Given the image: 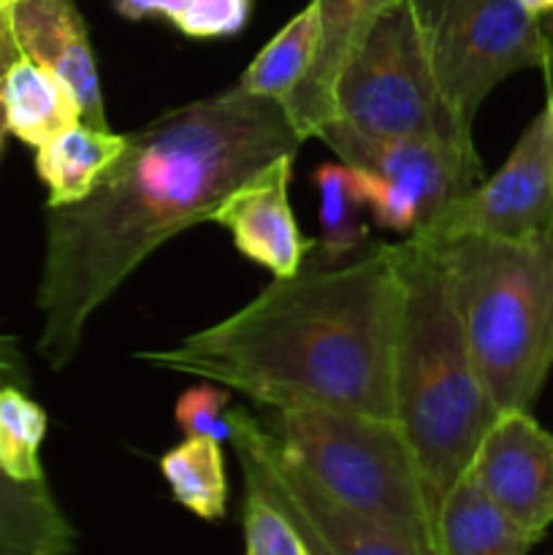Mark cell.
I'll return each instance as SVG.
<instances>
[{
    "instance_id": "obj_5",
    "label": "cell",
    "mask_w": 553,
    "mask_h": 555,
    "mask_svg": "<svg viewBox=\"0 0 553 555\" xmlns=\"http://www.w3.org/2000/svg\"><path fill=\"white\" fill-rule=\"evenodd\" d=\"M280 453L345 507L445 555L421 466L396 421L336 410H274L263 423Z\"/></svg>"
},
{
    "instance_id": "obj_14",
    "label": "cell",
    "mask_w": 553,
    "mask_h": 555,
    "mask_svg": "<svg viewBox=\"0 0 553 555\" xmlns=\"http://www.w3.org/2000/svg\"><path fill=\"white\" fill-rule=\"evenodd\" d=\"M401 0H318L320 33L307 79L280 103L304 141L336 122L334 90L342 70L361 49L380 16Z\"/></svg>"
},
{
    "instance_id": "obj_3",
    "label": "cell",
    "mask_w": 553,
    "mask_h": 555,
    "mask_svg": "<svg viewBox=\"0 0 553 555\" xmlns=\"http://www.w3.org/2000/svg\"><path fill=\"white\" fill-rule=\"evenodd\" d=\"M399 266L404 298L396 345V423L439 515V504L466 475L499 412L472 361L437 249L407 238L399 244Z\"/></svg>"
},
{
    "instance_id": "obj_11",
    "label": "cell",
    "mask_w": 553,
    "mask_h": 555,
    "mask_svg": "<svg viewBox=\"0 0 553 555\" xmlns=\"http://www.w3.org/2000/svg\"><path fill=\"white\" fill-rule=\"evenodd\" d=\"M466 475L531 542L542 540L553 524V437L529 410L499 412Z\"/></svg>"
},
{
    "instance_id": "obj_30",
    "label": "cell",
    "mask_w": 553,
    "mask_h": 555,
    "mask_svg": "<svg viewBox=\"0 0 553 555\" xmlns=\"http://www.w3.org/2000/svg\"><path fill=\"white\" fill-rule=\"evenodd\" d=\"M548 112H551V119H553V85H551V95H548Z\"/></svg>"
},
{
    "instance_id": "obj_20",
    "label": "cell",
    "mask_w": 553,
    "mask_h": 555,
    "mask_svg": "<svg viewBox=\"0 0 553 555\" xmlns=\"http://www.w3.org/2000/svg\"><path fill=\"white\" fill-rule=\"evenodd\" d=\"M160 475L173 499L201 520H220L228 504L226 461L217 439L184 437L160 459Z\"/></svg>"
},
{
    "instance_id": "obj_2",
    "label": "cell",
    "mask_w": 553,
    "mask_h": 555,
    "mask_svg": "<svg viewBox=\"0 0 553 555\" xmlns=\"http://www.w3.org/2000/svg\"><path fill=\"white\" fill-rule=\"evenodd\" d=\"M401 298L399 244H385L339 269L274 276L220 323L136 358L239 390L269 410L396 421Z\"/></svg>"
},
{
    "instance_id": "obj_8",
    "label": "cell",
    "mask_w": 553,
    "mask_h": 555,
    "mask_svg": "<svg viewBox=\"0 0 553 555\" xmlns=\"http://www.w3.org/2000/svg\"><path fill=\"white\" fill-rule=\"evenodd\" d=\"M356 171L366 211L380 228L415 236L483 177L475 144L442 139H374L345 122L318 133Z\"/></svg>"
},
{
    "instance_id": "obj_6",
    "label": "cell",
    "mask_w": 553,
    "mask_h": 555,
    "mask_svg": "<svg viewBox=\"0 0 553 555\" xmlns=\"http://www.w3.org/2000/svg\"><path fill=\"white\" fill-rule=\"evenodd\" d=\"M336 119L374 139H442L475 144L472 125L442 101L412 0L380 16L334 90Z\"/></svg>"
},
{
    "instance_id": "obj_12",
    "label": "cell",
    "mask_w": 553,
    "mask_h": 555,
    "mask_svg": "<svg viewBox=\"0 0 553 555\" xmlns=\"http://www.w3.org/2000/svg\"><path fill=\"white\" fill-rule=\"evenodd\" d=\"M296 155H280L220 201L209 222L228 228L239 253L266 266L274 276L301 271L312 247L293 217L287 184Z\"/></svg>"
},
{
    "instance_id": "obj_7",
    "label": "cell",
    "mask_w": 553,
    "mask_h": 555,
    "mask_svg": "<svg viewBox=\"0 0 553 555\" xmlns=\"http://www.w3.org/2000/svg\"><path fill=\"white\" fill-rule=\"evenodd\" d=\"M442 101L475 122L493 87L526 68H551L540 16L518 0H412Z\"/></svg>"
},
{
    "instance_id": "obj_15",
    "label": "cell",
    "mask_w": 553,
    "mask_h": 555,
    "mask_svg": "<svg viewBox=\"0 0 553 555\" xmlns=\"http://www.w3.org/2000/svg\"><path fill=\"white\" fill-rule=\"evenodd\" d=\"M0 385L30 388L20 339L0 331ZM79 534L47 480L20 482L0 469V555H76Z\"/></svg>"
},
{
    "instance_id": "obj_29",
    "label": "cell",
    "mask_w": 553,
    "mask_h": 555,
    "mask_svg": "<svg viewBox=\"0 0 553 555\" xmlns=\"http://www.w3.org/2000/svg\"><path fill=\"white\" fill-rule=\"evenodd\" d=\"M520 5H524L529 14L535 16H542V14H551L553 11V0H518Z\"/></svg>"
},
{
    "instance_id": "obj_16",
    "label": "cell",
    "mask_w": 553,
    "mask_h": 555,
    "mask_svg": "<svg viewBox=\"0 0 553 555\" xmlns=\"http://www.w3.org/2000/svg\"><path fill=\"white\" fill-rule=\"evenodd\" d=\"M3 101L9 130L36 150L81 122L74 90L25 54L3 76Z\"/></svg>"
},
{
    "instance_id": "obj_26",
    "label": "cell",
    "mask_w": 553,
    "mask_h": 555,
    "mask_svg": "<svg viewBox=\"0 0 553 555\" xmlns=\"http://www.w3.org/2000/svg\"><path fill=\"white\" fill-rule=\"evenodd\" d=\"M22 57V49L16 43L14 30H11V20H9V9L0 3V79L11 70V65Z\"/></svg>"
},
{
    "instance_id": "obj_13",
    "label": "cell",
    "mask_w": 553,
    "mask_h": 555,
    "mask_svg": "<svg viewBox=\"0 0 553 555\" xmlns=\"http://www.w3.org/2000/svg\"><path fill=\"white\" fill-rule=\"evenodd\" d=\"M5 9L22 54L57 74L74 90L81 122L108 130L95 54L74 0H14Z\"/></svg>"
},
{
    "instance_id": "obj_25",
    "label": "cell",
    "mask_w": 553,
    "mask_h": 555,
    "mask_svg": "<svg viewBox=\"0 0 553 555\" xmlns=\"http://www.w3.org/2000/svg\"><path fill=\"white\" fill-rule=\"evenodd\" d=\"M231 393L217 383L195 385L184 390L177 401V426L182 428L184 437H209L217 442L231 439Z\"/></svg>"
},
{
    "instance_id": "obj_23",
    "label": "cell",
    "mask_w": 553,
    "mask_h": 555,
    "mask_svg": "<svg viewBox=\"0 0 553 555\" xmlns=\"http://www.w3.org/2000/svg\"><path fill=\"white\" fill-rule=\"evenodd\" d=\"M253 0H114V11L130 22L160 16L190 38L236 36L249 20Z\"/></svg>"
},
{
    "instance_id": "obj_31",
    "label": "cell",
    "mask_w": 553,
    "mask_h": 555,
    "mask_svg": "<svg viewBox=\"0 0 553 555\" xmlns=\"http://www.w3.org/2000/svg\"><path fill=\"white\" fill-rule=\"evenodd\" d=\"M0 3H3V5H9V3H14V0H0Z\"/></svg>"
},
{
    "instance_id": "obj_1",
    "label": "cell",
    "mask_w": 553,
    "mask_h": 555,
    "mask_svg": "<svg viewBox=\"0 0 553 555\" xmlns=\"http://www.w3.org/2000/svg\"><path fill=\"white\" fill-rule=\"evenodd\" d=\"M301 135L285 108L231 87L168 108L133 133L76 204L47 206V249L36 307L38 352L63 372L92 314L157 247L209 222L226 195L280 155H298Z\"/></svg>"
},
{
    "instance_id": "obj_9",
    "label": "cell",
    "mask_w": 553,
    "mask_h": 555,
    "mask_svg": "<svg viewBox=\"0 0 553 555\" xmlns=\"http://www.w3.org/2000/svg\"><path fill=\"white\" fill-rule=\"evenodd\" d=\"M553 231V119L542 108L497 173L450 201L415 242L442 249L472 236L526 238Z\"/></svg>"
},
{
    "instance_id": "obj_10",
    "label": "cell",
    "mask_w": 553,
    "mask_h": 555,
    "mask_svg": "<svg viewBox=\"0 0 553 555\" xmlns=\"http://www.w3.org/2000/svg\"><path fill=\"white\" fill-rule=\"evenodd\" d=\"M249 491L298 515L334 555H423L396 531L345 507L276 448L269 428L244 406H231V439Z\"/></svg>"
},
{
    "instance_id": "obj_4",
    "label": "cell",
    "mask_w": 553,
    "mask_h": 555,
    "mask_svg": "<svg viewBox=\"0 0 553 555\" xmlns=\"http://www.w3.org/2000/svg\"><path fill=\"white\" fill-rule=\"evenodd\" d=\"M437 253L493 406L529 410L553 366V231L472 236Z\"/></svg>"
},
{
    "instance_id": "obj_24",
    "label": "cell",
    "mask_w": 553,
    "mask_h": 555,
    "mask_svg": "<svg viewBox=\"0 0 553 555\" xmlns=\"http://www.w3.org/2000/svg\"><path fill=\"white\" fill-rule=\"evenodd\" d=\"M244 551L247 555H309L296 526L249 488L244 499Z\"/></svg>"
},
{
    "instance_id": "obj_19",
    "label": "cell",
    "mask_w": 553,
    "mask_h": 555,
    "mask_svg": "<svg viewBox=\"0 0 553 555\" xmlns=\"http://www.w3.org/2000/svg\"><path fill=\"white\" fill-rule=\"evenodd\" d=\"M320 33V5L309 0L258 54L239 79V87L249 95L282 103L312 68Z\"/></svg>"
},
{
    "instance_id": "obj_17",
    "label": "cell",
    "mask_w": 553,
    "mask_h": 555,
    "mask_svg": "<svg viewBox=\"0 0 553 555\" xmlns=\"http://www.w3.org/2000/svg\"><path fill=\"white\" fill-rule=\"evenodd\" d=\"M437 529L445 555H529L535 545L470 475L461 477L442 499Z\"/></svg>"
},
{
    "instance_id": "obj_21",
    "label": "cell",
    "mask_w": 553,
    "mask_h": 555,
    "mask_svg": "<svg viewBox=\"0 0 553 555\" xmlns=\"http://www.w3.org/2000/svg\"><path fill=\"white\" fill-rule=\"evenodd\" d=\"M320 193V253L325 263L345 258L369 236L361 211L366 209L356 171L347 163H323L314 171Z\"/></svg>"
},
{
    "instance_id": "obj_27",
    "label": "cell",
    "mask_w": 553,
    "mask_h": 555,
    "mask_svg": "<svg viewBox=\"0 0 553 555\" xmlns=\"http://www.w3.org/2000/svg\"><path fill=\"white\" fill-rule=\"evenodd\" d=\"M258 496H260V493H258ZM276 509H280V513H282V515H285V518H287V520H291V524H293V526H296V531H298V534H301V540H304V542H307V551H309V555H334V553H331V551H329V547H325V545H323V540H320V537H318V534H314V531H312V529H309V526H307V524H304V520H301V518H298V515L287 513V509H282V507H276Z\"/></svg>"
},
{
    "instance_id": "obj_28",
    "label": "cell",
    "mask_w": 553,
    "mask_h": 555,
    "mask_svg": "<svg viewBox=\"0 0 553 555\" xmlns=\"http://www.w3.org/2000/svg\"><path fill=\"white\" fill-rule=\"evenodd\" d=\"M9 119H5V101H3V79H0V160L5 152V135H9Z\"/></svg>"
},
{
    "instance_id": "obj_18",
    "label": "cell",
    "mask_w": 553,
    "mask_h": 555,
    "mask_svg": "<svg viewBox=\"0 0 553 555\" xmlns=\"http://www.w3.org/2000/svg\"><path fill=\"white\" fill-rule=\"evenodd\" d=\"M125 150V133L92 128L79 122L65 133L54 135L36 152V171L49 188L47 206L76 204L101 179Z\"/></svg>"
},
{
    "instance_id": "obj_22",
    "label": "cell",
    "mask_w": 553,
    "mask_h": 555,
    "mask_svg": "<svg viewBox=\"0 0 553 555\" xmlns=\"http://www.w3.org/2000/svg\"><path fill=\"white\" fill-rule=\"evenodd\" d=\"M47 437V412L25 388L0 385V469L20 482H41V444Z\"/></svg>"
}]
</instances>
